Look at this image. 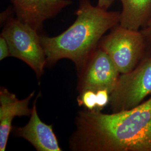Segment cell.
<instances>
[{
	"mask_svg": "<svg viewBox=\"0 0 151 151\" xmlns=\"http://www.w3.org/2000/svg\"><path fill=\"white\" fill-rule=\"evenodd\" d=\"M78 72L80 93L86 90L96 92L103 89L111 93L120 74L106 53L98 47Z\"/></svg>",
	"mask_w": 151,
	"mask_h": 151,
	"instance_id": "cell-6",
	"label": "cell"
},
{
	"mask_svg": "<svg viewBox=\"0 0 151 151\" xmlns=\"http://www.w3.org/2000/svg\"><path fill=\"white\" fill-rule=\"evenodd\" d=\"M115 1V0H98L97 6L101 9L108 10Z\"/></svg>",
	"mask_w": 151,
	"mask_h": 151,
	"instance_id": "cell-15",
	"label": "cell"
},
{
	"mask_svg": "<svg viewBox=\"0 0 151 151\" xmlns=\"http://www.w3.org/2000/svg\"><path fill=\"white\" fill-rule=\"evenodd\" d=\"M76 15L75 22L59 35H40L47 65L69 59L75 63L78 71L80 70L105 32L120 22V12L93 6L90 0H80Z\"/></svg>",
	"mask_w": 151,
	"mask_h": 151,
	"instance_id": "cell-2",
	"label": "cell"
},
{
	"mask_svg": "<svg viewBox=\"0 0 151 151\" xmlns=\"http://www.w3.org/2000/svg\"><path fill=\"white\" fill-rule=\"evenodd\" d=\"M10 56V49L5 38L2 35L0 37V60H4L5 58Z\"/></svg>",
	"mask_w": 151,
	"mask_h": 151,
	"instance_id": "cell-13",
	"label": "cell"
},
{
	"mask_svg": "<svg viewBox=\"0 0 151 151\" xmlns=\"http://www.w3.org/2000/svg\"><path fill=\"white\" fill-rule=\"evenodd\" d=\"M122 10L119 24L126 28L139 30L146 27L151 18V0H120Z\"/></svg>",
	"mask_w": 151,
	"mask_h": 151,
	"instance_id": "cell-10",
	"label": "cell"
},
{
	"mask_svg": "<svg viewBox=\"0 0 151 151\" xmlns=\"http://www.w3.org/2000/svg\"><path fill=\"white\" fill-rule=\"evenodd\" d=\"M14 14L12 7L1 14V22L4 24L1 35L8 43L10 56L26 63L40 78L47 65L40 36L36 30L15 17Z\"/></svg>",
	"mask_w": 151,
	"mask_h": 151,
	"instance_id": "cell-3",
	"label": "cell"
},
{
	"mask_svg": "<svg viewBox=\"0 0 151 151\" xmlns=\"http://www.w3.org/2000/svg\"><path fill=\"white\" fill-rule=\"evenodd\" d=\"M77 101L80 106H84L88 110H95L96 108V92L92 90L82 92L80 94Z\"/></svg>",
	"mask_w": 151,
	"mask_h": 151,
	"instance_id": "cell-11",
	"label": "cell"
},
{
	"mask_svg": "<svg viewBox=\"0 0 151 151\" xmlns=\"http://www.w3.org/2000/svg\"><path fill=\"white\" fill-rule=\"evenodd\" d=\"M98 47L106 53L120 74L135 68L146 53L145 38L141 31L119 24L103 37Z\"/></svg>",
	"mask_w": 151,
	"mask_h": 151,
	"instance_id": "cell-4",
	"label": "cell"
},
{
	"mask_svg": "<svg viewBox=\"0 0 151 151\" xmlns=\"http://www.w3.org/2000/svg\"><path fill=\"white\" fill-rule=\"evenodd\" d=\"M33 103L32 113L27 125L14 130L17 137H20L30 143L38 151H62L52 125L43 122L38 115L36 103Z\"/></svg>",
	"mask_w": 151,
	"mask_h": 151,
	"instance_id": "cell-8",
	"label": "cell"
},
{
	"mask_svg": "<svg viewBox=\"0 0 151 151\" xmlns=\"http://www.w3.org/2000/svg\"><path fill=\"white\" fill-rule=\"evenodd\" d=\"M151 18L150 19V20H149V22H148L146 27H151Z\"/></svg>",
	"mask_w": 151,
	"mask_h": 151,
	"instance_id": "cell-16",
	"label": "cell"
},
{
	"mask_svg": "<svg viewBox=\"0 0 151 151\" xmlns=\"http://www.w3.org/2000/svg\"><path fill=\"white\" fill-rule=\"evenodd\" d=\"M143 34L146 44V52H151V26L144 27L141 30Z\"/></svg>",
	"mask_w": 151,
	"mask_h": 151,
	"instance_id": "cell-14",
	"label": "cell"
},
{
	"mask_svg": "<svg viewBox=\"0 0 151 151\" xmlns=\"http://www.w3.org/2000/svg\"><path fill=\"white\" fill-rule=\"evenodd\" d=\"M96 108L95 111H101L110 101V93L106 90H100L96 92Z\"/></svg>",
	"mask_w": 151,
	"mask_h": 151,
	"instance_id": "cell-12",
	"label": "cell"
},
{
	"mask_svg": "<svg viewBox=\"0 0 151 151\" xmlns=\"http://www.w3.org/2000/svg\"><path fill=\"white\" fill-rule=\"evenodd\" d=\"M151 95V55L142 60L133 70L120 74L110 94L113 113L129 110Z\"/></svg>",
	"mask_w": 151,
	"mask_h": 151,
	"instance_id": "cell-5",
	"label": "cell"
},
{
	"mask_svg": "<svg viewBox=\"0 0 151 151\" xmlns=\"http://www.w3.org/2000/svg\"><path fill=\"white\" fill-rule=\"evenodd\" d=\"M70 147L76 151H151V97L112 114L81 111Z\"/></svg>",
	"mask_w": 151,
	"mask_h": 151,
	"instance_id": "cell-1",
	"label": "cell"
},
{
	"mask_svg": "<svg viewBox=\"0 0 151 151\" xmlns=\"http://www.w3.org/2000/svg\"><path fill=\"white\" fill-rule=\"evenodd\" d=\"M16 17L20 21L40 32L44 22L57 16L71 0H10Z\"/></svg>",
	"mask_w": 151,
	"mask_h": 151,
	"instance_id": "cell-7",
	"label": "cell"
},
{
	"mask_svg": "<svg viewBox=\"0 0 151 151\" xmlns=\"http://www.w3.org/2000/svg\"><path fill=\"white\" fill-rule=\"evenodd\" d=\"M35 92L27 98L19 100L16 95L4 87L0 91V151H5L9 137L12 129V122L16 116H29L32 108L29 103Z\"/></svg>",
	"mask_w": 151,
	"mask_h": 151,
	"instance_id": "cell-9",
	"label": "cell"
}]
</instances>
